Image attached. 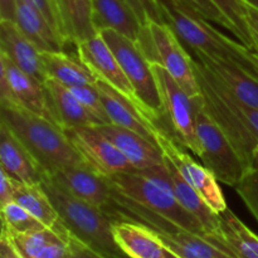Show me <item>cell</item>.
Here are the masks:
<instances>
[{
	"label": "cell",
	"mask_w": 258,
	"mask_h": 258,
	"mask_svg": "<svg viewBox=\"0 0 258 258\" xmlns=\"http://www.w3.org/2000/svg\"><path fill=\"white\" fill-rule=\"evenodd\" d=\"M248 24H249V29H251L252 42H253V50L256 53H258V24L251 22V20H248Z\"/></svg>",
	"instance_id": "obj_42"
},
{
	"label": "cell",
	"mask_w": 258,
	"mask_h": 258,
	"mask_svg": "<svg viewBox=\"0 0 258 258\" xmlns=\"http://www.w3.org/2000/svg\"><path fill=\"white\" fill-rule=\"evenodd\" d=\"M13 201L24 207L30 214H33L40 223H43L48 228L55 229L62 233L68 232V229L60 221L54 204L52 203L47 191L43 188L42 183L23 184L18 181Z\"/></svg>",
	"instance_id": "obj_28"
},
{
	"label": "cell",
	"mask_w": 258,
	"mask_h": 258,
	"mask_svg": "<svg viewBox=\"0 0 258 258\" xmlns=\"http://www.w3.org/2000/svg\"><path fill=\"white\" fill-rule=\"evenodd\" d=\"M42 185L73 237L105 258H128L116 243L112 233L115 221L107 212L71 196L49 176H44Z\"/></svg>",
	"instance_id": "obj_4"
},
{
	"label": "cell",
	"mask_w": 258,
	"mask_h": 258,
	"mask_svg": "<svg viewBox=\"0 0 258 258\" xmlns=\"http://www.w3.org/2000/svg\"><path fill=\"white\" fill-rule=\"evenodd\" d=\"M0 101H12L29 112L59 126L44 83L23 72L0 52ZM62 128V127H60Z\"/></svg>",
	"instance_id": "obj_11"
},
{
	"label": "cell",
	"mask_w": 258,
	"mask_h": 258,
	"mask_svg": "<svg viewBox=\"0 0 258 258\" xmlns=\"http://www.w3.org/2000/svg\"><path fill=\"white\" fill-rule=\"evenodd\" d=\"M24 2H27L28 4L33 5L35 9L39 10V12L42 13L45 18H47L48 22L52 24V27L54 28V29L57 30V32L63 37L62 29H60L59 17H58L57 8H55L54 0H24ZM66 42H67V40H66Z\"/></svg>",
	"instance_id": "obj_36"
},
{
	"label": "cell",
	"mask_w": 258,
	"mask_h": 258,
	"mask_svg": "<svg viewBox=\"0 0 258 258\" xmlns=\"http://www.w3.org/2000/svg\"><path fill=\"white\" fill-rule=\"evenodd\" d=\"M251 58L253 60V63L256 64L257 70H258V53L254 52V50H251Z\"/></svg>",
	"instance_id": "obj_46"
},
{
	"label": "cell",
	"mask_w": 258,
	"mask_h": 258,
	"mask_svg": "<svg viewBox=\"0 0 258 258\" xmlns=\"http://www.w3.org/2000/svg\"><path fill=\"white\" fill-rule=\"evenodd\" d=\"M17 0H0V20L15 22Z\"/></svg>",
	"instance_id": "obj_41"
},
{
	"label": "cell",
	"mask_w": 258,
	"mask_h": 258,
	"mask_svg": "<svg viewBox=\"0 0 258 258\" xmlns=\"http://www.w3.org/2000/svg\"><path fill=\"white\" fill-rule=\"evenodd\" d=\"M54 4L68 44L77 45L98 34L92 24V0H54Z\"/></svg>",
	"instance_id": "obj_26"
},
{
	"label": "cell",
	"mask_w": 258,
	"mask_h": 258,
	"mask_svg": "<svg viewBox=\"0 0 258 258\" xmlns=\"http://www.w3.org/2000/svg\"><path fill=\"white\" fill-rule=\"evenodd\" d=\"M156 144L161 149L164 156L173 163L186 183L194 190L198 191L199 196L217 214L228 208L216 175L206 165L199 164L188 153H185L180 148V144L171 138L165 128H161L159 125L156 131Z\"/></svg>",
	"instance_id": "obj_12"
},
{
	"label": "cell",
	"mask_w": 258,
	"mask_h": 258,
	"mask_svg": "<svg viewBox=\"0 0 258 258\" xmlns=\"http://www.w3.org/2000/svg\"><path fill=\"white\" fill-rule=\"evenodd\" d=\"M0 52L23 72L43 83L48 80L42 52L20 32L15 22L0 20Z\"/></svg>",
	"instance_id": "obj_18"
},
{
	"label": "cell",
	"mask_w": 258,
	"mask_h": 258,
	"mask_svg": "<svg viewBox=\"0 0 258 258\" xmlns=\"http://www.w3.org/2000/svg\"><path fill=\"white\" fill-rule=\"evenodd\" d=\"M49 178L71 196L105 212L113 202V189L108 176L98 173L91 165L62 169Z\"/></svg>",
	"instance_id": "obj_15"
},
{
	"label": "cell",
	"mask_w": 258,
	"mask_h": 258,
	"mask_svg": "<svg viewBox=\"0 0 258 258\" xmlns=\"http://www.w3.org/2000/svg\"><path fill=\"white\" fill-rule=\"evenodd\" d=\"M237 110H238L239 115L242 116V118L246 122V125L248 126L249 130L258 139V108L244 105V103L239 102L237 100Z\"/></svg>",
	"instance_id": "obj_38"
},
{
	"label": "cell",
	"mask_w": 258,
	"mask_h": 258,
	"mask_svg": "<svg viewBox=\"0 0 258 258\" xmlns=\"http://www.w3.org/2000/svg\"><path fill=\"white\" fill-rule=\"evenodd\" d=\"M112 233L128 258H165L169 251L149 227L136 222H113Z\"/></svg>",
	"instance_id": "obj_23"
},
{
	"label": "cell",
	"mask_w": 258,
	"mask_h": 258,
	"mask_svg": "<svg viewBox=\"0 0 258 258\" xmlns=\"http://www.w3.org/2000/svg\"><path fill=\"white\" fill-rule=\"evenodd\" d=\"M92 24L100 34L112 29L138 42L143 24L126 0H92Z\"/></svg>",
	"instance_id": "obj_22"
},
{
	"label": "cell",
	"mask_w": 258,
	"mask_h": 258,
	"mask_svg": "<svg viewBox=\"0 0 258 258\" xmlns=\"http://www.w3.org/2000/svg\"><path fill=\"white\" fill-rule=\"evenodd\" d=\"M50 96L53 108L57 113L58 121L63 130L73 127H92L100 122L91 115L87 108L81 103L75 93L62 83L48 78L44 82Z\"/></svg>",
	"instance_id": "obj_25"
},
{
	"label": "cell",
	"mask_w": 258,
	"mask_h": 258,
	"mask_svg": "<svg viewBox=\"0 0 258 258\" xmlns=\"http://www.w3.org/2000/svg\"><path fill=\"white\" fill-rule=\"evenodd\" d=\"M76 97L81 101L83 106L87 108L88 112L100 122V125L111 123L105 107H103L102 100H101L100 92H98L96 85L88 86H76V87H68Z\"/></svg>",
	"instance_id": "obj_32"
},
{
	"label": "cell",
	"mask_w": 258,
	"mask_h": 258,
	"mask_svg": "<svg viewBox=\"0 0 258 258\" xmlns=\"http://www.w3.org/2000/svg\"><path fill=\"white\" fill-rule=\"evenodd\" d=\"M8 236L23 258H68L70 254V232L62 233L45 227L28 233H8Z\"/></svg>",
	"instance_id": "obj_24"
},
{
	"label": "cell",
	"mask_w": 258,
	"mask_h": 258,
	"mask_svg": "<svg viewBox=\"0 0 258 258\" xmlns=\"http://www.w3.org/2000/svg\"><path fill=\"white\" fill-rule=\"evenodd\" d=\"M96 87L100 92L103 107L111 123L135 131L156 144L158 123H155L149 116L141 112L133 101L125 97L122 93L118 92L105 81L98 80L96 82Z\"/></svg>",
	"instance_id": "obj_16"
},
{
	"label": "cell",
	"mask_w": 258,
	"mask_h": 258,
	"mask_svg": "<svg viewBox=\"0 0 258 258\" xmlns=\"http://www.w3.org/2000/svg\"><path fill=\"white\" fill-rule=\"evenodd\" d=\"M0 168L23 184H40L45 176L32 154L3 122H0Z\"/></svg>",
	"instance_id": "obj_19"
},
{
	"label": "cell",
	"mask_w": 258,
	"mask_h": 258,
	"mask_svg": "<svg viewBox=\"0 0 258 258\" xmlns=\"http://www.w3.org/2000/svg\"><path fill=\"white\" fill-rule=\"evenodd\" d=\"M43 63L48 78L57 81L67 87L96 85L97 76L78 58L64 52L42 53Z\"/></svg>",
	"instance_id": "obj_29"
},
{
	"label": "cell",
	"mask_w": 258,
	"mask_h": 258,
	"mask_svg": "<svg viewBox=\"0 0 258 258\" xmlns=\"http://www.w3.org/2000/svg\"><path fill=\"white\" fill-rule=\"evenodd\" d=\"M190 54L206 66L239 101L251 107L258 108V77L236 63L209 57L201 52L191 50Z\"/></svg>",
	"instance_id": "obj_20"
},
{
	"label": "cell",
	"mask_w": 258,
	"mask_h": 258,
	"mask_svg": "<svg viewBox=\"0 0 258 258\" xmlns=\"http://www.w3.org/2000/svg\"><path fill=\"white\" fill-rule=\"evenodd\" d=\"M246 8H247V19L258 24V10L254 9V8L249 7V5H246Z\"/></svg>",
	"instance_id": "obj_43"
},
{
	"label": "cell",
	"mask_w": 258,
	"mask_h": 258,
	"mask_svg": "<svg viewBox=\"0 0 258 258\" xmlns=\"http://www.w3.org/2000/svg\"><path fill=\"white\" fill-rule=\"evenodd\" d=\"M126 2L136 13L143 27L150 22L164 23L160 8L156 0H126Z\"/></svg>",
	"instance_id": "obj_35"
},
{
	"label": "cell",
	"mask_w": 258,
	"mask_h": 258,
	"mask_svg": "<svg viewBox=\"0 0 258 258\" xmlns=\"http://www.w3.org/2000/svg\"><path fill=\"white\" fill-rule=\"evenodd\" d=\"M165 258H181V257H179L178 254H175V253H174V252L168 251V253H166Z\"/></svg>",
	"instance_id": "obj_47"
},
{
	"label": "cell",
	"mask_w": 258,
	"mask_h": 258,
	"mask_svg": "<svg viewBox=\"0 0 258 258\" xmlns=\"http://www.w3.org/2000/svg\"><path fill=\"white\" fill-rule=\"evenodd\" d=\"M193 64L207 112L226 134L246 165L252 168L258 139L239 115L237 110V98L206 66L194 57Z\"/></svg>",
	"instance_id": "obj_6"
},
{
	"label": "cell",
	"mask_w": 258,
	"mask_h": 258,
	"mask_svg": "<svg viewBox=\"0 0 258 258\" xmlns=\"http://www.w3.org/2000/svg\"><path fill=\"white\" fill-rule=\"evenodd\" d=\"M165 158V156H164ZM166 168H168L169 175L171 180V188H173L175 198L179 203L184 207V209L189 212L191 216L196 217L201 224L203 226L207 233V239L211 236H218L219 234V214H217L203 198L194 190L190 185L185 181V179L178 173L175 166L170 160L165 158Z\"/></svg>",
	"instance_id": "obj_27"
},
{
	"label": "cell",
	"mask_w": 258,
	"mask_h": 258,
	"mask_svg": "<svg viewBox=\"0 0 258 258\" xmlns=\"http://www.w3.org/2000/svg\"><path fill=\"white\" fill-rule=\"evenodd\" d=\"M108 180L121 196L160 214L181 228L207 238L201 222L184 209L175 198L165 163L141 171L115 174L108 176Z\"/></svg>",
	"instance_id": "obj_3"
},
{
	"label": "cell",
	"mask_w": 258,
	"mask_h": 258,
	"mask_svg": "<svg viewBox=\"0 0 258 258\" xmlns=\"http://www.w3.org/2000/svg\"><path fill=\"white\" fill-rule=\"evenodd\" d=\"M113 189V188H112ZM113 221H130L149 227L161 243L181 258H237L199 234L181 228L160 214L121 196L113 189V203L107 209Z\"/></svg>",
	"instance_id": "obj_5"
},
{
	"label": "cell",
	"mask_w": 258,
	"mask_h": 258,
	"mask_svg": "<svg viewBox=\"0 0 258 258\" xmlns=\"http://www.w3.org/2000/svg\"><path fill=\"white\" fill-rule=\"evenodd\" d=\"M64 133L83 159L98 173L111 176L138 171L125 155L95 126L67 128Z\"/></svg>",
	"instance_id": "obj_13"
},
{
	"label": "cell",
	"mask_w": 258,
	"mask_h": 258,
	"mask_svg": "<svg viewBox=\"0 0 258 258\" xmlns=\"http://www.w3.org/2000/svg\"><path fill=\"white\" fill-rule=\"evenodd\" d=\"M163 106V117L180 145L201 158L202 149L197 134L196 105L178 82L158 63H151Z\"/></svg>",
	"instance_id": "obj_10"
},
{
	"label": "cell",
	"mask_w": 258,
	"mask_h": 258,
	"mask_svg": "<svg viewBox=\"0 0 258 258\" xmlns=\"http://www.w3.org/2000/svg\"><path fill=\"white\" fill-rule=\"evenodd\" d=\"M183 2L188 4L191 9L196 10L197 13H199L202 17L206 18L207 20L222 25V27L226 28L232 33L228 20L226 19L223 13L217 8V5L212 0H183Z\"/></svg>",
	"instance_id": "obj_34"
},
{
	"label": "cell",
	"mask_w": 258,
	"mask_h": 258,
	"mask_svg": "<svg viewBox=\"0 0 258 258\" xmlns=\"http://www.w3.org/2000/svg\"><path fill=\"white\" fill-rule=\"evenodd\" d=\"M0 258H23L10 237L4 231H2L0 237Z\"/></svg>",
	"instance_id": "obj_40"
},
{
	"label": "cell",
	"mask_w": 258,
	"mask_h": 258,
	"mask_svg": "<svg viewBox=\"0 0 258 258\" xmlns=\"http://www.w3.org/2000/svg\"><path fill=\"white\" fill-rule=\"evenodd\" d=\"M68 258H105L100 256L98 253H96L95 251H92L91 248H88L87 246L82 243V242L78 241L76 237H73L70 233V254Z\"/></svg>",
	"instance_id": "obj_39"
},
{
	"label": "cell",
	"mask_w": 258,
	"mask_h": 258,
	"mask_svg": "<svg viewBox=\"0 0 258 258\" xmlns=\"http://www.w3.org/2000/svg\"><path fill=\"white\" fill-rule=\"evenodd\" d=\"M197 134L201 144V160L223 184L234 186L243 176L248 166L234 146L219 128L204 107L203 98H194Z\"/></svg>",
	"instance_id": "obj_8"
},
{
	"label": "cell",
	"mask_w": 258,
	"mask_h": 258,
	"mask_svg": "<svg viewBox=\"0 0 258 258\" xmlns=\"http://www.w3.org/2000/svg\"><path fill=\"white\" fill-rule=\"evenodd\" d=\"M252 166L253 168H258V145L254 149V153H253V163H252Z\"/></svg>",
	"instance_id": "obj_45"
},
{
	"label": "cell",
	"mask_w": 258,
	"mask_h": 258,
	"mask_svg": "<svg viewBox=\"0 0 258 258\" xmlns=\"http://www.w3.org/2000/svg\"><path fill=\"white\" fill-rule=\"evenodd\" d=\"M156 2H158V0H156Z\"/></svg>",
	"instance_id": "obj_48"
},
{
	"label": "cell",
	"mask_w": 258,
	"mask_h": 258,
	"mask_svg": "<svg viewBox=\"0 0 258 258\" xmlns=\"http://www.w3.org/2000/svg\"><path fill=\"white\" fill-rule=\"evenodd\" d=\"M15 24L42 53L64 52L68 44L47 18L24 0H17Z\"/></svg>",
	"instance_id": "obj_21"
},
{
	"label": "cell",
	"mask_w": 258,
	"mask_h": 258,
	"mask_svg": "<svg viewBox=\"0 0 258 258\" xmlns=\"http://www.w3.org/2000/svg\"><path fill=\"white\" fill-rule=\"evenodd\" d=\"M95 127L125 155L128 163L138 171L165 163L161 149L140 134L113 123L98 125Z\"/></svg>",
	"instance_id": "obj_17"
},
{
	"label": "cell",
	"mask_w": 258,
	"mask_h": 258,
	"mask_svg": "<svg viewBox=\"0 0 258 258\" xmlns=\"http://www.w3.org/2000/svg\"><path fill=\"white\" fill-rule=\"evenodd\" d=\"M117 58L126 77L135 90L148 115L155 123L163 118V106L151 63L139 45L121 33L106 29L100 33Z\"/></svg>",
	"instance_id": "obj_9"
},
{
	"label": "cell",
	"mask_w": 258,
	"mask_h": 258,
	"mask_svg": "<svg viewBox=\"0 0 258 258\" xmlns=\"http://www.w3.org/2000/svg\"><path fill=\"white\" fill-rule=\"evenodd\" d=\"M234 189L258 222V168L246 170Z\"/></svg>",
	"instance_id": "obj_33"
},
{
	"label": "cell",
	"mask_w": 258,
	"mask_h": 258,
	"mask_svg": "<svg viewBox=\"0 0 258 258\" xmlns=\"http://www.w3.org/2000/svg\"><path fill=\"white\" fill-rule=\"evenodd\" d=\"M0 122L22 141L47 176L66 168L90 165L63 128L12 101H0Z\"/></svg>",
	"instance_id": "obj_1"
},
{
	"label": "cell",
	"mask_w": 258,
	"mask_h": 258,
	"mask_svg": "<svg viewBox=\"0 0 258 258\" xmlns=\"http://www.w3.org/2000/svg\"><path fill=\"white\" fill-rule=\"evenodd\" d=\"M158 4L164 23L175 32L185 47L209 57L236 63L258 77V70L251 58V49L241 42L223 34L183 0H158Z\"/></svg>",
	"instance_id": "obj_2"
},
{
	"label": "cell",
	"mask_w": 258,
	"mask_h": 258,
	"mask_svg": "<svg viewBox=\"0 0 258 258\" xmlns=\"http://www.w3.org/2000/svg\"><path fill=\"white\" fill-rule=\"evenodd\" d=\"M246 5H249V7L254 8V9L258 10V0H242Z\"/></svg>",
	"instance_id": "obj_44"
},
{
	"label": "cell",
	"mask_w": 258,
	"mask_h": 258,
	"mask_svg": "<svg viewBox=\"0 0 258 258\" xmlns=\"http://www.w3.org/2000/svg\"><path fill=\"white\" fill-rule=\"evenodd\" d=\"M150 63L160 64L190 98L202 96L194 71L193 57L178 35L165 23L150 22L144 25L136 42Z\"/></svg>",
	"instance_id": "obj_7"
},
{
	"label": "cell",
	"mask_w": 258,
	"mask_h": 258,
	"mask_svg": "<svg viewBox=\"0 0 258 258\" xmlns=\"http://www.w3.org/2000/svg\"><path fill=\"white\" fill-rule=\"evenodd\" d=\"M76 48H77V54L80 59L97 76L98 80L105 81L106 83L112 86L115 90H117L125 97L133 101L141 112L149 116L136 96L130 81L127 80L125 72L121 68L117 58L110 49L102 35L96 34L90 39L78 43Z\"/></svg>",
	"instance_id": "obj_14"
},
{
	"label": "cell",
	"mask_w": 258,
	"mask_h": 258,
	"mask_svg": "<svg viewBox=\"0 0 258 258\" xmlns=\"http://www.w3.org/2000/svg\"><path fill=\"white\" fill-rule=\"evenodd\" d=\"M17 184V180H14L9 174L0 168V204L2 206L13 201Z\"/></svg>",
	"instance_id": "obj_37"
},
{
	"label": "cell",
	"mask_w": 258,
	"mask_h": 258,
	"mask_svg": "<svg viewBox=\"0 0 258 258\" xmlns=\"http://www.w3.org/2000/svg\"><path fill=\"white\" fill-rule=\"evenodd\" d=\"M219 10L223 13L231 25L232 34L248 49L253 50V42L251 37L247 8L242 0H212Z\"/></svg>",
	"instance_id": "obj_30"
},
{
	"label": "cell",
	"mask_w": 258,
	"mask_h": 258,
	"mask_svg": "<svg viewBox=\"0 0 258 258\" xmlns=\"http://www.w3.org/2000/svg\"><path fill=\"white\" fill-rule=\"evenodd\" d=\"M45 228L33 214H30L24 207L12 201L2 206V229L8 233H28Z\"/></svg>",
	"instance_id": "obj_31"
}]
</instances>
